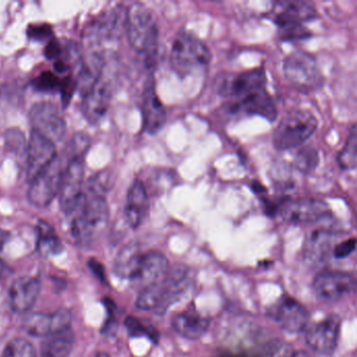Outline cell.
Masks as SVG:
<instances>
[{"mask_svg": "<svg viewBox=\"0 0 357 357\" xmlns=\"http://www.w3.org/2000/svg\"><path fill=\"white\" fill-rule=\"evenodd\" d=\"M319 17L317 9L311 3L302 0H282L275 1L273 8L266 14V18L271 20L278 28L304 24Z\"/></svg>", "mask_w": 357, "mask_h": 357, "instance_id": "obj_14", "label": "cell"}, {"mask_svg": "<svg viewBox=\"0 0 357 357\" xmlns=\"http://www.w3.org/2000/svg\"><path fill=\"white\" fill-rule=\"evenodd\" d=\"M355 288L352 275L344 271H323L315 277L313 289L323 302H336L348 296Z\"/></svg>", "mask_w": 357, "mask_h": 357, "instance_id": "obj_16", "label": "cell"}, {"mask_svg": "<svg viewBox=\"0 0 357 357\" xmlns=\"http://www.w3.org/2000/svg\"><path fill=\"white\" fill-rule=\"evenodd\" d=\"M22 327L30 335L45 337L55 332L53 313L52 314L43 312L31 313L24 317Z\"/></svg>", "mask_w": 357, "mask_h": 357, "instance_id": "obj_27", "label": "cell"}, {"mask_svg": "<svg viewBox=\"0 0 357 357\" xmlns=\"http://www.w3.org/2000/svg\"><path fill=\"white\" fill-rule=\"evenodd\" d=\"M75 344L72 327L45 336L41 344V357H68Z\"/></svg>", "mask_w": 357, "mask_h": 357, "instance_id": "obj_25", "label": "cell"}, {"mask_svg": "<svg viewBox=\"0 0 357 357\" xmlns=\"http://www.w3.org/2000/svg\"><path fill=\"white\" fill-rule=\"evenodd\" d=\"M173 328L179 335L195 340L202 337L210 327V319L200 314L194 307L175 315L172 321Z\"/></svg>", "mask_w": 357, "mask_h": 357, "instance_id": "obj_24", "label": "cell"}, {"mask_svg": "<svg viewBox=\"0 0 357 357\" xmlns=\"http://www.w3.org/2000/svg\"><path fill=\"white\" fill-rule=\"evenodd\" d=\"M57 148L51 139L32 130L26 145V176L29 183L57 158Z\"/></svg>", "mask_w": 357, "mask_h": 357, "instance_id": "obj_15", "label": "cell"}, {"mask_svg": "<svg viewBox=\"0 0 357 357\" xmlns=\"http://www.w3.org/2000/svg\"><path fill=\"white\" fill-rule=\"evenodd\" d=\"M356 126L353 125L349 131L348 139L337 156V164L342 170L350 171L356 168Z\"/></svg>", "mask_w": 357, "mask_h": 357, "instance_id": "obj_29", "label": "cell"}, {"mask_svg": "<svg viewBox=\"0 0 357 357\" xmlns=\"http://www.w3.org/2000/svg\"><path fill=\"white\" fill-rule=\"evenodd\" d=\"M62 79L52 72H45L39 75L32 82L35 91L45 93H54L60 91Z\"/></svg>", "mask_w": 357, "mask_h": 357, "instance_id": "obj_33", "label": "cell"}, {"mask_svg": "<svg viewBox=\"0 0 357 357\" xmlns=\"http://www.w3.org/2000/svg\"><path fill=\"white\" fill-rule=\"evenodd\" d=\"M125 325H126L129 334L133 337L146 336V337L153 340L154 342H158V337H160L158 330L154 329L151 326L144 325L139 319H135V317H128L125 321Z\"/></svg>", "mask_w": 357, "mask_h": 357, "instance_id": "obj_34", "label": "cell"}, {"mask_svg": "<svg viewBox=\"0 0 357 357\" xmlns=\"http://www.w3.org/2000/svg\"><path fill=\"white\" fill-rule=\"evenodd\" d=\"M106 193L87 183L82 200L70 217V233L77 243H93L106 229L109 220Z\"/></svg>", "mask_w": 357, "mask_h": 357, "instance_id": "obj_1", "label": "cell"}, {"mask_svg": "<svg viewBox=\"0 0 357 357\" xmlns=\"http://www.w3.org/2000/svg\"><path fill=\"white\" fill-rule=\"evenodd\" d=\"M96 357H109V356H108V355L106 354V353L100 352V353H98L97 356H96Z\"/></svg>", "mask_w": 357, "mask_h": 357, "instance_id": "obj_44", "label": "cell"}, {"mask_svg": "<svg viewBox=\"0 0 357 357\" xmlns=\"http://www.w3.org/2000/svg\"><path fill=\"white\" fill-rule=\"evenodd\" d=\"M222 357H252V355H225Z\"/></svg>", "mask_w": 357, "mask_h": 357, "instance_id": "obj_43", "label": "cell"}, {"mask_svg": "<svg viewBox=\"0 0 357 357\" xmlns=\"http://www.w3.org/2000/svg\"><path fill=\"white\" fill-rule=\"evenodd\" d=\"M169 268L168 259L162 252L156 250L143 252L139 269L132 282L143 288L146 287L162 280L168 273Z\"/></svg>", "mask_w": 357, "mask_h": 357, "instance_id": "obj_22", "label": "cell"}, {"mask_svg": "<svg viewBox=\"0 0 357 357\" xmlns=\"http://www.w3.org/2000/svg\"><path fill=\"white\" fill-rule=\"evenodd\" d=\"M125 32L133 51L144 58L148 68H153L158 60L160 37L153 12L144 3L131 5L126 12Z\"/></svg>", "mask_w": 357, "mask_h": 357, "instance_id": "obj_2", "label": "cell"}, {"mask_svg": "<svg viewBox=\"0 0 357 357\" xmlns=\"http://www.w3.org/2000/svg\"><path fill=\"white\" fill-rule=\"evenodd\" d=\"M267 315L288 333L304 331L308 323V312L291 296H282L267 309Z\"/></svg>", "mask_w": 357, "mask_h": 357, "instance_id": "obj_11", "label": "cell"}, {"mask_svg": "<svg viewBox=\"0 0 357 357\" xmlns=\"http://www.w3.org/2000/svg\"><path fill=\"white\" fill-rule=\"evenodd\" d=\"M286 80L303 93H311L321 89L324 76L317 60L304 51H296L288 55L283 62Z\"/></svg>", "mask_w": 357, "mask_h": 357, "instance_id": "obj_5", "label": "cell"}, {"mask_svg": "<svg viewBox=\"0 0 357 357\" xmlns=\"http://www.w3.org/2000/svg\"><path fill=\"white\" fill-rule=\"evenodd\" d=\"M66 167L63 158L58 155L57 158L47 168L39 173L31 181L28 198L29 202L33 206H37V208H45L55 199L56 196L59 194Z\"/></svg>", "mask_w": 357, "mask_h": 357, "instance_id": "obj_8", "label": "cell"}, {"mask_svg": "<svg viewBox=\"0 0 357 357\" xmlns=\"http://www.w3.org/2000/svg\"><path fill=\"white\" fill-rule=\"evenodd\" d=\"M114 93V82L106 73V66L95 84L84 93L82 112L85 119L91 124H97L105 116L109 108Z\"/></svg>", "mask_w": 357, "mask_h": 357, "instance_id": "obj_12", "label": "cell"}, {"mask_svg": "<svg viewBox=\"0 0 357 357\" xmlns=\"http://www.w3.org/2000/svg\"><path fill=\"white\" fill-rule=\"evenodd\" d=\"M143 252L135 243L124 246L116 256L114 261V273L121 279L132 282L139 269Z\"/></svg>", "mask_w": 357, "mask_h": 357, "instance_id": "obj_26", "label": "cell"}, {"mask_svg": "<svg viewBox=\"0 0 357 357\" xmlns=\"http://www.w3.org/2000/svg\"><path fill=\"white\" fill-rule=\"evenodd\" d=\"M149 206L147 188L141 179H137L129 188L125 206V219L129 227H139L147 217Z\"/></svg>", "mask_w": 357, "mask_h": 357, "instance_id": "obj_21", "label": "cell"}, {"mask_svg": "<svg viewBox=\"0 0 357 357\" xmlns=\"http://www.w3.org/2000/svg\"><path fill=\"white\" fill-rule=\"evenodd\" d=\"M142 114H143V128L148 135H156L166 124V109L156 93L155 81L153 77L148 79L144 87Z\"/></svg>", "mask_w": 357, "mask_h": 357, "instance_id": "obj_19", "label": "cell"}, {"mask_svg": "<svg viewBox=\"0 0 357 357\" xmlns=\"http://www.w3.org/2000/svg\"><path fill=\"white\" fill-rule=\"evenodd\" d=\"M37 229H38L37 246L40 254L45 257L59 254L62 250V244L54 231L53 227L45 221H40Z\"/></svg>", "mask_w": 357, "mask_h": 357, "instance_id": "obj_28", "label": "cell"}, {"mask_svg": "<svg viewBox=\"0 0 357 357\" xmlns=\"http://www.w3.org/2000/svg\"><path fill=\"white\" fill-rule=\"evenodd\" d=\"M26 35L31 40L49 43L53 39V29L47 24H30L26 29Z\"/></svg>", "mask_w": 357, "mask_h": 357, "instance_id": "obj_36", "label": "cell"}, {"mask_svg": "<svg viewBox=\"0 0 357 357\" xmlns=\"http://www.w3.org/2000/svg\"><path fill=\"white\" fill-rule=\"evenodd\" d=\"M340 317L329 315L323 321L310 326L306 332V344L313 352L321 356H331L337 347L340 337Z\"/></svg>", "mask_w": 357, "mask_h": 357, "instance_id": "obj_13", "label": "cell"}, {"mask_svg": "<svg viewBox=\"0 0 357 357\" xmlns=\"http://www.w3.org/2000/svg\"><path fill=\"white\" fill-rule=\"evenodd\" d=\"M278 29H279L280 39L283 41L302 40V39L309 38L312 35L304 24H294V26Z\"/></svg>", "mask_w": 357, "mask_h": 357, "instance_id": "obj_35", "label": "cell"}, {"mask_svg": "<svg viewBox=\"0 0 357 357\" xmlns=\"http://www.w3.org/2000/svg\"><path fill=\"white\" fill-rule=\"evenodd\" d=\"M68 160L58 195L61 210L66 216L70 217L80 206L84 194L85 158H73Z\"/></svg>", "mask_w": 357, "mask_h": 357, "instance_id": "obj_7", "label": "cell"}, {"mask_svg": "<svg viewBox=\"0 0 357 357\" xmlns=\"http://www.w3.org/2000/svg\"><path fill=\"white\" fill-rule=\"evenodd\" d=\"M212 55L206 43L189 31L177 33L171 47L170 61L179 76H188L196 70L206 68Z\"/></svg>", "mask_w": 357, "mask_h": 357, "instance_id": "obj_3", "label": "cell"}, {"mask_svg": "<svg viewBox=\"0 0 357 357\" xmlns=\"http://www.w3.org/2000/svg\"><path fill=\"white\" fill-rule=\"evenodd\" d=\"M3 357H36L34 346L24 338H14L6 347Z\"/></svg>", "mask_w": 357, "mask_h": 357, "instance_id": "obj_32", "label": "cell"}, {"mask_svg": "<svg viewBox=\"0 0 357 357\" xmlns=\"http://www.w3.org/2000/svg\"><path fill=\"white\" fill-rule=\"evenodd\" d=\"M33 130L51 139L54 144L61 141L66 133V122L59 108L51 102H39L30 112Z\"/></svg>", "mask_w": 357, "mask_h": 357, "instance_id": "obj_10", "label": "cell"}, {"mask_svg": "<svg viewBox=\"0 0 357 357\" xmlns=\"http://www.w3.org/2000/svg\"><path fill=\"white\" fill-rule=\"evenodd\" d=\"M266 81L264 68H254L241 74L223 77L218 84V91L223 97L238 99L250 91L264 89Z\"/></svg>", "mask_w": 357, "mask_h": 357, "instance_id": "obj_18", "label": "cell"}, {"mask_svg": "<svg viewBox=\"0 0 357 357\" xmlns=\"http://www.w3.org/2000/svg\"><path fill=\"white\" fill-rule=\"evenodd\" d=\"M355 246H356V241H355L354 238H351V239L344 240V241L340 242V244L334 246L332 254L336 259L347 258L354 252Z\"/></svg>", "mask_w": 357, "mask_h": 357, "instance_id": "obj_39", "label": "cell"}, {"mask_svg": "<svg viewBox=\"0 0 357 357\" xmlns=\"http://www.w3.org/2000/svg\"><path fill=\"white\" fill-rule=\"evenodd\" d=\"M6 142H7V147L11 150V152L18 154L22 153V148H26V139L22 131L18 129H10L6 135Z\"/></svg>", "mask_w": 357, "mask_h": 357, "instance_id": "obj_37", "label": "cell"}, {"mask_svg": "<svg viewBox=\"0 0 357 357\" xmlns=\"http://www.w3.org/2000/svg\"><path fill=\"white\" fill-rule=\"evenodd\" d=\"M231 114H245L266 119L269 122L275 120L278 116L277 106L266 87L250 91L242 97L235 99L229 105Z\"/></svg>", "mask_w": 357, "mask_h": 357, "instance_id": "obj_17", "label": "cell"}, {"mask_svg": "<svg viewBox=\"0 0 357 357\" xmlns=\"http://www.w3.org/2000/svg\"><path fill=\"white\" fill-rule=\"evenodd\" d=\"M62 55V47L61 45L58 43L56 39H52L51 41L47 43V45H45V56L49 60H53V61H56V60L61 58Z\"/></svg>", "mask_w": 357, "mask_h": 357, "instance_id": "obj_40", "label": "cell"}, {"mask_svg": "<svg viewBox=\"0 0 357 357\" xmlns=\"http://www.w3.org/2000/svg\"><path fill=\"white\" fill-rule=\"evenodd\" d=\"M290 357H309V355L305 351H296V352L292 353Z\"/></svg>", "mask_w": 357, "mask_h": 357, "instance_id": "obj_42", "label": "cell"}, {"mask_svg": "<svg viewBox=\"0 0 357 357\" xmlns=\"http://www.w3.org/2000/svg\"><path fill=\"white\" fill-rule=\"evenodd\" d=\"M330 208L323 200L314 198H282L279 202L275 216L290 225L311 223L321 220L330 215Z\"/></svg>", "mask_w": 357, "mask_h": 357, "instance_id": "obj_9", "label": "cell"}, {"mask_svg": "<svg viewBox=\"0 0 357 357\" xmlns=\"http://www.w3.org/2000/svg\"><path fill=\"white\" fill-rule=\"evenodd\" d=\"M126 12L122 6H116L102 14L89 26L85 34L87 45L93 52L102 53L101 47L105 43H114L120 40L126 24Z\"/></svg>", "mask_w": 357, "mask_h": 357, "instance_id": "obj_6", "label": "cell"}, {"mask_svg": "<svg viewBox=\"0 0 357 357\" xmlns=\"http://www.w3.org/2000/svg\"><path fill=\"white\" fill-rule=\"evenodd\" d=\"M77 89H78L77 79L73 78L72 76L62 79L60 93H61L62 103H63L64 107H66L70 104V100H72Z\"/></svg>", "mask_w": 357, "mask_h": 357, "instance_id": "obj_38", "label": "cell"}, {"mask_svg": "<svg viewBox=\"0 0 357 357\" xmlns=\"http://www.w3.org/2000/svg\"><path fill=\"white\" fill-rule=\"evenodd\" d=\"M89 266H91L93 273L99 277V279L101 280V281H105V273H104L103 266H102L101 263H99L96 260H91V262H89Z\"/></svg>", "mask_w": 357, "mask_h": 357, "instance_id": "obj_41", "label": "cell"}, {"mask_svg": "<svg viewBox=\"0 0 357 357\" xmlns=\"http://www.w3.org/2000/svg\"><path fill=\"white\" fill-rule=\"evenodd\" d=\"M40 280L35 277H20L12 283L9 296L12 308L18 313L30 311L40 294Z\"/></svg>", "mask_w": 357, "mask_h": 357, "instance_id": "obj_20", "label": "cell"}, {"mask_svg": "<svg viewBox=\"0 0 357 357\" xmlns=\"http://www.w3.org/2000/svg\"><path fill=\"white\" fill-rule=\"evenodd\" d=\"M317 128L314 114L308 110H292L282 119L273 131V146L282 151L294 149L310 139Z\"/></svg>", "mask_w": 357, "mask_h": 357, "instance_id": "obj_4", "label": "cell"}, {"mask_svg": "<svg viewBox=\"0 0 357 357\" xmlns=\"http://www.w3.org/2000/svg\"><path fill=\"white\" fill-rule=\"evenodd\" d=\"M319 164V152L312 147H305L301 149L294 158V166L301 172L307 174L317 169Z\"/></svg>", "mask_w": 357, "mask_h": 357, "instance_id": "obj_31", "label": "cell"}, {"mask_svg": "<svg viewBox=\"0 0 357 357\" xmlns=\"http://www.w3.org/2000/svg\"><path fill=\"white\" fill-rule=\"evenodd\" d=\"M294 353L292 347L285 340H273L259 349L252 357H290Z\"/></svg>", "mask_w": 357, "mask_h": 357, "instance_id": "obj_30", "label": "cell"}, {"mask_svg": "<svg viewBox=\"0 0 357 357\" xmlns=\"http://www.w3.org/2000/svg\"><path fill=\"white\" fill-rule=\"evenodd\" d=\"M334 234L327 229H315L305 240L303 254L309 264H323L329 259L333 250Z\"/></svg>", "mask_w": 357, "mask_h": 357, "instance_id": "obj_23", "label": "cell"}]
</instances>
